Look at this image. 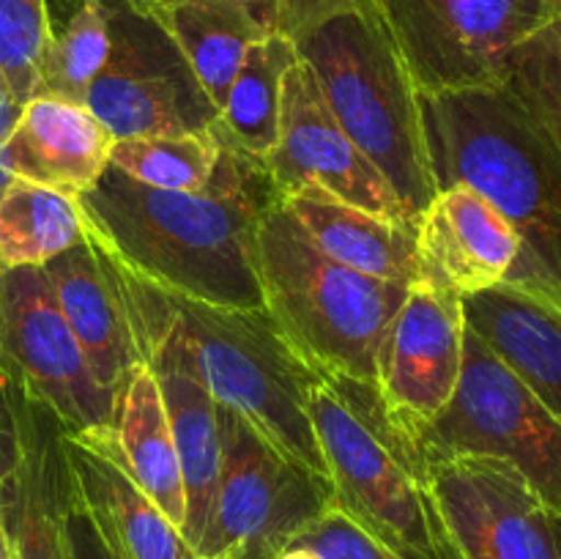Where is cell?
<instances>
[{"instance_id": "cell-1", "label": "cell", "mask_w": 561, "mask_h": 559, "mask_svg": "<svg viewBox=\"0 0 561 559\" xmlns=\"http://www.w3.org/2000/svg\"><path fill=\"white\" fill-rule=\"evenodd\" d=\"M80 201L91 233L126 272L208 305L263 310L255 233L279 197L257 159L222 142L197 192L153 190L110 164Z\"/></svg>"}, {"instance_id": "cell-2", "label": "cell", "mask_w": 561, "mask_h": 559, "mask_svg": "<svg viewBox=\"0 0 561 559\" xmlns=\"http://www.w3.org/2000/svg\"><path fill=\"white\" fill-rule=\"evenodd\" d=\"M436 186L485 195L520 239L504 283L561 307V153L504 85L422 96Z\"/></svg>"}, {"instance_id": "cell-3", "label": "cell", "mask_w": 561, "mask_h": 559, "mask_svg": "<svg viewBox=\"0 0 561 559\" xmlns=\"http://www.w3.org/2000/svg\"><path fill=\"white\" fill-rule=\"evenodd\" d=\"M115 266L137 332H168L219 406L239 411L279 453L327 477L310 422V392L321 378L290 351L266 310L170 294L118 261Z\"/></svg>"}, {"instance_id": "cell-4", "label": "cell", "mask_w": 561, "mask_h": 559, "mask_svg": "<svg viewBox=\"0 0 561 559\" xmlns=\"http://www.w3.org/2000/svg\"><path fill=\"white\" fill-rule=\"evenodd\" d=\"M263 310L321 381L376 387V351L411 288L367 277L323 255L283 203L255 233Z\"/></svg>"}, {"instance_id": "cell-5", "label": "cell", "mask_w": 561, "mask_h": 559, "mask_svg": "<svg viewBox=\"0 0 561 559\" xmlns=\"http://www.w3.org/2000/svg\"><path fill=\"white\" fill-rule=\"evenodd\" d=\"M310 422L334 504L405 559H460L433 491L427 453L383 414L376 387L318 381Z\"/></svg>"}, {"instance_id": "cell-6", "label": "cell", "mask_w": 561, "mask_h": 559, "mask_svg": "<svg viewBox=\"0 0 561 559\" xmlns=\"http://www.w3.org/2000/svg\"><path fill=\"white\" fill-rule=\"evenodd\" d=\"M345 135L387 179L416 223L438 192L427 151L422 93L381 11L334 16L294 38Z\"/></svg>"}, {"instance_id": "cell-7", "label": "cell", "mask_w": 561, "mask_h": 559, "mask_svg": "<svg viewBox=\"0 0 561 559\" xmlns=\"http://www.w3.org/2000/svg\"><path fill=\"white\" fill-rule=\"evenodd\" d=\"M219 480L197 557L277 559L332 507V482L279 453L239 411L225 406H219Z\"/></svg>"}, {"instance_id": "cell-8", "label": "cell", "mask_w": 561, "mask_h": 559, "mask_svg": "<svg viewBox=\"0 0 561 559\" xmlns=\"http://www.w3.org/2000/svg\"><path fill=\"white\" fill-rule=\"evenodd\" d=\"M422 96L504 85L510 55L561 16V0H378Z\"/></svg>"}, {"instance_id": "cell-9", "label": "cell", "mask_w": 561, "mask_h": 559, "mask_svg": "<svg viewBox=\"0 0 561 559\" xmlns=\"http://www.w3.org/2000/svg\"><path fill=\"white\" fill-rule=\"evenodd\" d=\"M422 447L507 460L561 521V420L469 327L455 398L427 427Z\"/></svg>"}, {"instance_id": "cell-10", "label": "cell", "mask_w": 561, "mask_h": 559, "mask_svg": "<svg viewBox=\"0 0 561 559\" xmlns=\"http://www.w3.org/2000/svg\"><path fill=\"white\" fill-rule=\"evenodd\" d=\"M104 9L110 55L82 104L110 135L124 140L214 129L217 104L157 16L135 0H104Z\"/></svg>"}, {"instance_id": "cell-11", "label": "cell", "mask_w": 561, "mask_h": 559, "mask_svg": "<svg viewBox=\"0 0 561 559\" xmlns=\"http://www.w3.org/2000/svg\"><path fill=\"white\" fill-rule=\"evenodd\" d=\"M0 373L66 431L110 427L115 395L93 376L42 266L0 269Z\"/></svg>"}, {"instance_id": "cell-12", "label": "cell", "mask_w": 561, "mask_h": 559, "mask_svg": "<svg viewBox=\"0 0 561 559\" xmlns=\"http://www.w3.org/2000/svg\"><path fill=\"white\" fill-rule=\"evenodd\" d=\"M427 466L460 559H561V521L507 460L427 453Z\"/></svg>"}, {"instance_id": "cell-13", "label": "cell", "mask_w": 561, "mask_h": 559, "mask_svg": "<svg viewBox=\"0 0 561 559\" xmlns=\"http://www.w3.org/2000/svg\"><path fill=\"white\" fill-rule=\"evenodd\" d=\"M263 168L279 201L299 192H323L348 206L414 223L376 164L337 124L301 58L285 75L277 142Z\"/></svg>"}, {"instance_id": "cell-14", "label": "cell", "mask_w": 561, "mask_h": 559, "mask_svg": "<svg viewBox=\"0 0 561 559\" xmlns=\"http://www.w3.org/2000/svg\"><path fill=\"white\" fill-rule=\"evenodd\" d=\"M463 349V299L414 285L376 351V395L400 433L422 444L455 398Z\"/></svg>"}, {"instance_id": "cell-15", "label": "cell", "mask_w": 561, "mask_h": 559, "mask_svg": "<svg viewBox=\"0 0 561 559\" xmlns=\"http://www.w3.org/2000/svg\"><path fill=\"white\" fill-rule=\"evenodd\" d=\"M16 425V466L0 493L11 559H71L69 510L75 502L64 422L5 378Z\"/></svg>"}, {"instance_id": "cell-16", "label": "cell", "mask_w": 561, "mask_h": 559, "mask_svg": "<svg viewBox=\"0 0 561 559\" xmlns=\"http://www.w3.org/2000/svg\"><path fill=\"white\" fill-rule=\"evenodd\" d=\"M520 258L510 219L466 184H449L416 217V285L449 296L496 288Z\"/></svg>"}, {"instance_id": "cell-17", "label": "cell", "mask_w": 561, "mask_h": 559, "mask_svg": "<svg viewBox=\"0 0 561 559\" xmlns=\"http://www.w3.org/2000/svg\"><path fill=\"white\" fill-rule=\"evenodd\" d=\"M42 269L85 351L93 376L118 395L131 370L142 365V349L113 255L88 230L80 244L60 252Z\"/></svg>"}, {"instance_id": "cell-18", "label": "cell", "mask_w": 561, "mask_h": 559, "mask_svg": "<svg viewBox=\"0 0 561 559\" xmlns=\"http://www.w3.org/2000/svg\"><path fill=\"white\" fill-rule=\"evenodd\" d=\"M75 493L118 559H201L179 526L157 507L115 458L107 427L64 431Z\"/></svg>"}, {"instance_id": "cell-19", "label": "cell", "mask_w": 561, "mask_h": 559, "mask_svg": "<svg viewBox=\"0 0 561 559\" xmlns=\"http://www.w3.org/2000/svg\"><path fill=\"white\" fill-rule=\"evenodd\" d=\"M113 142L82 102L33 93L0 142V164L11 179L80 197L110 168Z\"/></svg>"}, {"instance_id": "cell-20", "label": "cell", "mask_w": 561, "mask_h": 559, "mask_svg": "<svg viewBox=\"0 0 561 559\" xmlns=\"http://www.w3.org/2000/svg\"><path fill=\"white\" fill-rule=\"evenodd\" d=\"M137 338H140L142 362L151 367L162 389L164 409L173 427L186 493V518L181 535L192 548H197L206 529L219 480V460H222L219 403L211 398L206 384L195 376L184 351L168 332L142 329Z\"/></svg>"}, {"instance_id": "cell-21", "label": "cell", "mask_w": 561, "mask_h": 559, "mask_svg": "<svg viewBox=\"0 0 561 559\" xmlns=\"http://www.w3.org/2000/svg\"><path fill=\"white\" fill-rule=\"evenodd\" d=\"M466 327L561 420V307L502 283L463 299Z\"/></svg>"}, {"instance_id": "cell-22", "label": "cell", "mask_w": 561, "mask_h": 559, "mask_svg": "<svg viewBox=\"0 0 561 559\" xmlns=\"http://www.w3.org/2000/svg\"><path fill=\"white\" fill-rule=\"evenodd\" d=\"M142 9L170 33L217 110L252 44L277 33L268 0H153Z\"/></svg>"}, {"instance_id": "cell-23", "label": "cell", "mask_w": 561, "mask_h": 559, "mask_svg": "<svg viewBox=\"0 0 561 559\" xmlns=\"http://www.w3.org/2000/svg\"><path fill=\"white\" fill-rule=\"evenodd\" d=\"M279 203L332 261L405 288L416 285V223L381 217L323 192H299Z\"/></svg>"}, {"instance_id": "cell-24", "label": "cell", "mask_w": 561, "mask_h": 559, "mask_svg": "<svg viewBox=\"0 0 561 559\" xmlns=\"http://www.w3.org/2000/svg\"><path fill=\"white\" fill-rule=\"evenodd\" d=\"M107 442L131 480L181 529L186 518L184 477L162 389L146 362L131 370L115 395Z\"/></svg>"}, {"instance_id": "cell-25", "label": "cell", "mask_w": 561, "mask_h": 559, "mask_svg": "<svg viewBox=\"0 0 561 559\" xmlns=\"http://www.w3.org/2000/svg\"><path fill=\"white\" fill-rule=\"evenodd\" d=\"M296 60L299 53L294 38L283 33H272L252 44L225 93L214 124V132L225 146L257 162L272 153L279 132V113H283L285 75Z\"/></svg>"}, {"instance_id": "cell-26", "label": "cell", "mask_w": 561, "mask_h": 559, "mask_svg": "<svg viewBox=\"0 0 561 559\" xmlns=\"http://www.w3.org/2000/svg\"><path fill=\"white\" fill-rule=\"evenodd\" d=\"M77 195L11 179L0 192V269L44 266L88 236Z\"/></svg>"}, {"instance_id": "cell-27", "label": "cell", "mask_w": 561, "mask_h": 559, "mask_svg": "<svg viewBox=\"0 0 561 559\" xmlns=\"http://www.w3.org/2000/svg\"><path fill=\"white\" fill-rule=\"evenodd\" d=\"M222 153L217 132L124 137L113 142L110 164L153 190L197 192L211 181Z\"/></svg>"}, {"instance_id": "cell-28", "label": "cell", "mask_w": 561, "mask_h": 559, "mask_svg": "<svg viewBox=\"0 0 561 559\" xmlns=\"http://www.w3.org/2000/svg\"><path fill=\"white\" fill-rule=\"evenodd\" d=\"M110 55V22L104 0H80L64 25H55L44 55L36 93L82 102Z\"/></svg>"}, {"instance_id": "cell-29", "label": "cell", "mask_w": 561, "mask_h": 559, "mask_svg": "<svg viewBox=\"0 0 561 559\" xmlns=\"http://www.w3.org/2000/svg\"><path fill=\"white\" fill-rule=\"evenodd\" d=\"M504 88L561 153V16L510 55Z\"/></svg>"}, {"instance_id": "cell-30", "label": "cell", "mask_w": 561, "mask_h": 559, "mask_svg": "<svg viewBox=\"0 0 561 559\" xmlns=\"http://www.w3.org/2000/svg\"><path fill=\"white\" fill-rule=\"evenodd\" d=\"M53 33L49 0H0V75L20 107L36 93Z\"/></svg>"}, {"instance_id": "cell-31", "label": "cell", "mask_w": 561, "mask_h": 559, "mask_svg": "<svg viewBox=\"0 0 561 559\" xmlns=\"http://www.w3.org/2000/svg\"><path fill=\"white\" fill-rule=\"evenodd\" d=\"M294 546H305L321 559H405L356 524L337 504L318 515Z\"/></svg>"}, {"instance_id": "cell-32", "label": "cell", "mask_w": 561, "mask_h": 559, "mask_svg": "<svg viewBox=\"0 0 561 559\" xmlns=\"http://www.w3.org/2000/svg\"><path fill=\"white\" fill-rule=\"evenodd\" d=\"M268 3H272L277 33L299 38L334 16L376 9L378 0H268Z\"/></svg>"}, {"instance_id": "cell-33", "label": "cell", "mask_w": 561, "mask_h": 559, "mask_svg": "<svg viewBox=\"0 0 561 559\" xmlns=\"http://www.w3.org/2000/svg\"><path fill=\"white\" fill-rule=\"evenodd\" d=\"M69 546H71V559H118L113 551H110L107 543L99 537V532L93 529L91 518H88L85 510H82L77 493L69 510Z\"/></svg>"}, {"instance_id": "cell-34", "label": "cell", "mask_w": 561, "mask_h": 559, "mask_svg": "<svg viewBox=\"0 0 561 559\" xmlns=\"http://www.w3.org/2000/svg\"><path fill=\"white\" fill-rule=\"evenodd\" d=\"M16 455H20V444H16V425L14 414H11L9 398H5V378L0 384V493H3L5 482L11 480V471L16 466Z\"/></svg>"}, {"instance_id": "cell-35", "label": "cell", "mask_w": 561, "mask_h": 559, "mask_svg": "<svg viewBox=\"0 0 561 559\" xmlns=\"http://www.w3.org/2000/svg\"><path fill=\"white\" fill-rule=\"evenodd\" d=\"M16 113H20V104H16V99L11 96L9 85H5L3 75H0V142H3V137L9 135V129H11V124H14ZM9 181H11V175L5 173L3 164H0V192L9 186Z\"/></svg>"}, {"instance_id": "cell-36", "label": "cell", "mask_w": 561, "mask_h": 559, "mask_svg": "<svg viewBox=\"0 0 561 559\" xmlns=\"http://www.w3.org/2000/svg\"><path fill=\"white\" fill-rule=\"evenodd\" d=\"M0 559H11V540H9V526H5L3 507H0Z\"/></svg>"}, {"instance_id": "cell-37", "label": "cell", "mask_w": 561, "mask_h": 559, "mask_svg": "<svg viewBox=\"0 0 561 559\" xmlns=\"http://www.w3.org/2000/svg\"><path fill=\"white\" fill-rule=\"evenodd\" d=\"M277 559H321V557H318L316 551H310V548H305V546H290L288 551L279 554Z\"/></svg>"}, {"instance_id": "cell-38", "label": "cell", "mask_w": 561, "mask_h": 559, "mask_svg": "<svg viewBox=\"0 0 561 559\" xmlns=\"http://www.w3.org/2000/svg\"><path fill=\"white\" fill-rule=\"evenodd\" d=\"M135 3H140V5H148V3H153V0H135Z\"/></svg>"}, {"instance_id": "cell-39", "label": "cell", "mask_w": 561, "mask_h": 559, "mask_svg": "<svg viewBox=\"0 0 561 559\" xmlns=\"http://www.w3.org/2000/svg\"><path fill=\"white\" fill-rule=\"evenodd\" d=\"M0 384H3V376H0Z\"/></svg>"}, {"instance_id": "cell-40", "label": "cell", "mask_w": 561, "mask_h": 559, "mask_svg": "<svg viewBox=\"0 0 561 559\" xmlns=\"http://www.w3.org/2000/svg\"><path fill=\"white\" fill-rule=\"evenodd\" d=\"M0 376H3V373H0Z\"/></svg>"}]
</instances>
